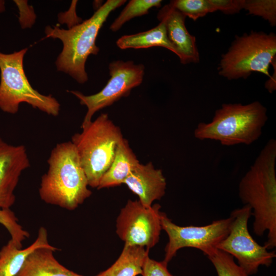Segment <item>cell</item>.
<instances>
[{"instance_id": "obj_1", "label": "cell", "mask_w": 276, "mask_h": 276, "mask_svg": "<svg viewBox=\"0 0 276 276\" xmlns=\"http://www.w3.org/2000/svg\"><path fill=\"white\" fill-rule=\"evenodd\" d=\"M275 160L276 141L270 139L239 185L241 200L253 210L254 233L261 236L268 232L264 244L268 250L276 246Z\"/></svg>"}, {"instance_id": "obj_2", "label": "cell", "mask_w": 276, "mask_h": 276, "mask_svg": "<svg viewBox=\"0 0 276 276\" xmlns=\"http://www.w3.org/2000/svg\"><path fill=\"white\" fill-rule=\"evenodd\" d=\"M39 194L45 203L73 210L91 195L77 150L71 141L58 144L48 160Z\"/></svg>"}, {"instance_id": "obj_3", "label": "cell", "mask_w": 276, "mask_h": 276, "mask_svg": "<svg viewBox=\"0 0 276 276\" xmlns=\"http://www.w3.org/2000/svg\"><path fill=\"white\" fill-rule=\"evenodd\" d=\"M125 0H108L89 19L67 30L57 26L45 28L44 38L60 39L63 49L55 62L58 71L68 74L80 84L88 80L85 63L90 54L97 55L96 40L99 30L110 13Z\"/></svg>"}, {"instance_id": "obj_4", "label": "cell", "mask_w": 276, "mask_h": 276, "mask_svg": "<svg viewBox=\"0 0 276 276\" xmlns=\"http://www.w3.org/2000/svg\"><path fill=\"white\" fill-rule=\"evenodd\" d=\"M267 120V109L258 101L223 104L210 122L197 125L194 134L198 140L217 141L224 146L248 145L260 137Z\"/></svg>"}, {"instance_id": "obj_5", "label": "cell", "mask_w": 276, "mask_h": 276, "mask_svg": "<svg viewBox=\"0 0 276 276\" xmlns=\"http://www.w3.org/2000/svg\"><path fill=\"white\" fill-rule=\"evenodd\" d=\"M71 142L74 145L87 177L88 186L97 188L113 159L116 148L124 138L120 128L107 113L81 127Z\"/></svg>"}, {"instance_id": "obj_6", "label": "cell", "mask_w": 276, "mask_h": 276, "mask_svg": "<svg viewBox=\"0 0 276 276\" xmlns=\"http://www.w3.org/2000/svg\"><path fill=\"white\" fill-rule=\"evenodd\" d=\"M28 49L11 54L0 52V109L15 114L21 103L53 116L59 114L60 105L52 95H43L29 83L24 68V57Z\"/></svg>"}, {"instance_id": "obj_7", "label": "cell", "mask_w": 276, "mask_h": 276, "mask_svg": "<svg viewBox=\"0 0 276 276\" xmlns=\"http://www.w3.org/2000/svg\"><path fill=\"white\" fill-rule=\"evenodd\" d=\"M274 33L252 32L237 37L228 51L222 56L219 74L229 80L246 78L253 72L270 77L269 66L275 58Z\"/></svg>"}, {"instance_id": "obj_8", "label": "cell", "mask_w": 276, "mask_h": 276, "mask_svg": "<svg viewBox=\"0 0 276 276\" xmlns=\"http://www.w3.org/2000/svg\"><path fill=\"white\" fill-rule=\"evenodd\" d=\"M251 212L247 205L234 210L230 215L232 221L229 233L216 247L235 258L248 275L256 274L261 266H270L276 257L275 251H269L250 234L247 225Z\"/></svg>"}, {"instance_id": "obj_9", "label": "cell", "mask_w": 276, "mask_h": 276, "mask_svg": "<svg viewBox=\"0 0 276 276\" xmlns=\"http://www.w3.org/2000/svg\"><path fill=\"white\" fill-rule=\"evenodd\" d=\"M232 218L213 221L204 226L177 225L162 212V229L168 236L165 248L164 261L168 263L175 256L177 251L183 247H193L201 250L204 255L216 248L229 233Z\"/></svg>"}, {"instance_id": "obj_10", "label": "cell", "mask_w": 276, "mask_h": 276, "mask_svg": "<svg viewBox=\"0 0 276 276\" xmlns=\"http://www.w3.org/2000/svg\"><path fill=\"white\" fill-rule=\"evenodd\" d=\"M108 68L110 78L105 86L97 94L86 96L79 91H68L87 108L81 127L90 122L96 112L111 105L122 97H127L132 89L143 81L145 67L142 64H135L132 61L117 60L111 62Z\"/></svg>"}, {"instance_id": "obj_11", "label": "cell", "mask_w": 276, "mask_h": 276, "mask_svg": "<svg viewBox=\"0 0 276 276\" xmlns=\"http://www.w3.org/2000/svg\"><path fill=\"white\" fill-rule=\"evenodd\" d=\"M160 208L157 203L147 206L139 200H128L117 217V234L125 244L154 247L162 230Z\"/></svg>"}, {"instance_id": "obj_12", "label": "cell", "mask_w": 276, "mask_h": 276, "mask_svg": "<svg viewBox=\"0 0 276 276\" xmlns=\"http://www.w3.org/2000/svg\"><path fill=\"white\" fill-rule=\"evenodd\" d=\"M30 166L23 145L8 144L0 137V208L10 209L21 172Z\"/></svg>"}, {"instance_id": "obj_13", "label": "cell", "mask_w": 276, "mask_h": 276, "mask_svg": "<svg viewBox=\"0 0 276 276\" xmlns=\"http://www.w3.org/2000/svg\"><path fill=\"white\" fill-rule=\"evenodd\" d=\"M186 16L170 4L164 6L158 12L157 18L164 24L168 38L174 47L180 62L197 63L199 56L195 37L191 35L185 26Z\"/></svg>"}, {"instance_id": "obj_14", "label": "cell", "mask_w": 276, "mask_h": 276, "mask_svg": "<svg viewBox=\"0 0 276 276\" xmlns=\"http://www.w3.org/2000/svg\"><path fill=\"white\" fill-rule=\"evenodd\" d=\"M123 184L147 206H151L154 201L160 200L164 196L167 186L162 170L155 168L152 162L145 165L139 163Z\"/></svg>"}, {"instance_id": "obj_15", "label": "cell", "mask_w": 276, "mask_h": 276, "mask_svg": "<svg viewBox=\"0 0 276 276\" xmlns=\"http://www.w3.org/2000/svg\"><path fill=\"white\" fill-rule=\"evenodd\" d=\"M55 247H40L27 257L15 276H83L61 265L55 258Z\"/></svg>"}, {"instance_id": "obj_16", "label": "cell", "mask_w": 276, "mask_h": 276, "mask_svg": "<svg viewBox=\"0 0 276 276\" xmlns=\"http://www.w3.org/2000/svg\"><path fill=\"white\" fill-rule=\"evenodd\" d=\"M42 247H54L49 243L48 232L44 227L39 229L36 240L26 248L18 247L10 239L0 250V276H15L28 256L36 249Z\"/></svg>"}, {"instance_id": "obj_17", "label": "cell", "mask_w": 276, "mask_h": 276, "mask_svg": "<svg viewBox=\"0 0 276 276\" xmlns=\"http://www.w3.org/2000/svg\"><path fill=\"white\" fill-rule=\"evenodd\" d=\"M140 163L130 148L128 141L123 138L118 144L112 162L102 177L98 189L120 186Z\"/></svg>"}, {"instance_id": "obj_18", "label": "cell", "mask_w": 276, "mask_h": 276, "mask_svg": "<svg viewBox=\"0 0 276 276\" xmlns=\"http://www.w3.org/2000/svg\"><path fill=\"white\" fill-rule=\"evenodd\" d=\"M145 247L125 244L121 254L108 268L95 276H137L141 274L149 257Z\"/></svg>"}, {"instance_id": "obj_19", "label": "cell", "mask_w": 276, "mask_h": 276, "mask_svg": "<svg viewBox=\"0 0 276 276\" xmlns=\"http://www.w3.org/2000/svg\"><path fill=\"white\" fill-rule=\"evenodd\" d=\"M116 43L121 49L161 47L176 54L175 49L168 38L165 26L162 22H160L158 25L149 30L123 36L117 41Z\"/></svg>"}, {"instance_id": "obj_20", "label": "cell", "mask_w": 276, "mask_h": 276, "mask_svg": "<svg viewBox=\"0 0 276 276\" xmlns=\"http://www.w3.org/2000/svg\"><path fill=\"white\" fill-rule=\"evenodd\" d=\"M162 2L160 0L129 1L119 16L112 23L110 29L113 32L118 31L125 22L132 18L148 14L149 10L153 7H159Z\"/></svg>"}, {"instance_id": "obj_21", "label": "cell", "mask_w": 276, "mask_h": 276, "mask_svg": "<svg viewBox=\"0 0 276 276\" xmlns=\"http://www.w3.org/2000/svg\"><path fill=\"white\" fill-rule=\"evenodd\" d=\"M206 256L215 268L218 276H249L229 254L215 248Z\"/></svg>"}, {"instance_id": "obj_22", "label": "cell", "mask_w": 276, "mask_h": 276, "mask_svg": "<svg viewBox=\"0 0 276 276\" xmlns=\"http://www.w3.org/2000/svg\"><path fill=\"white\" fill-rule=\"evenodd\" d=\"M170 4L185 16L194 20L216 10L210 0H176Z\"/></svg>"}, {"instance_id": "obj_23", "label": "cell", "mask_w": 276, "mask_h": 276, "mask_svg": "<svg viewBox=\"0 0 276 276\" xmlns=\"http://www.w3.org/2000/svg\"><path fill=\"white\" fill-rule=\"evenodd\" d=\"M243 9L249 14L262 17L272 27L276 25L275 0H244Z\"/></svg>"}, {"instance_id": "obj_24", "label": "cell", "mask_w": 276, "mask_h": 276, "mask_svg": "<svg viewBox=\"0 0 276 276\" xmlns=\"http://www.w3.org/2000/svg\"><path fill=\"white\" fill-rule=\"evenodd\" d=\"M0 224L8 231L16 245L22 248V242L29 237V233L18 223V219L10 209L0 208Z\"/></svg>"}, {"instance_id": "obj_25", "label": "cell", "mask_w": 276, "mask_h": 276, "mask_svg": "<svg viewBox=\"0 0 276 276\" xmlns=\"http://www.w3.org/2000/svg\"><path fill=\"white\" fill-rule=\"evenodd\" d=\"M14 2L19 11L18 21L21 28H31L36 19L33 7L28 5V1L14 0Z\"/></svg>"}, {"instance_id": "obj_26", "label": "cell", "mask_w": 276, "mask_h": 276, "mask_svg": "<svg viewBox=\"0 0 276 276\" xmlns=\"http://www.w3.org/2000/svg\"><path fill=\"white\" fill-rule=\"evenodd\" d=\"M168 264L163 261H157L150 259H146L143 265L142 276H175L171 274L168 268Z\"/></svg>"}, {"instance_id": "obj_27", "label": "cell", "mask_w": 276, "mask_h": 276, "mask_svg": "<svg viewBox=\"0 0 276 276\" xmlns=\"http://www.w3.org/2000/svg\"><path fill=\"white\" fill-rule=\"evenodd\" d=\"M216 10L226 14H234L243 9L244 0H210Z\"/></svg>"}, {"instance_id": "obj_28", "label": "cell", "mask_w": 276, "mask_h": 276, "mask_svg": "<svg viewBox=\"0 0 276 276\" xmlns=\"http://www.w3.org/2000/svg\"><path fill=\"white\" fill-rule=\"evenodd\" d=\"M77 1H73L70 9L58 15V20L60 24H66L68 29H70L82 22L81 18L77 16L76 12V7Z\"/></svg>"}, {"instance_id": "obj_29", "label": "cell", "mask_w": 276, "mask_h": 276, "mask_svg": "<svg viewBox=\"0 0 276 276\" xmlns=\"http://www.w3.org/2000/svg\"><path fill=\"white\" fill-rule=\"evenodd\" d=\"M275 66L274 67V72L272 76L270 77V79L265 83V87L270 93H272L276 88L275 86Z\"/></svg>"}, {"instance_id": "obj_30", "label": "cell", "mask_w": 276, "mask_h": 276, "mask_svg": "<svg viewBox=\"0 0 276 276\" xmlns=\"http://www.w3.org/2000/svg\"><path fill=\"white\" fill-rule=\"evenodd\" d=\"M5 2L4 1L0 0V13L5 11Z\"/></svg>"}]
</instances>
